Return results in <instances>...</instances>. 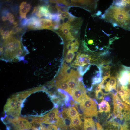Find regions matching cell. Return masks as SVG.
Wrapping results in <instances>:
<instances>
[{
    "instance_id": "obj_1",
    "label": "cell",
    "mask_w": 130,
    "mask_h": 130,
    "mask_svg": "<svg viewBox=\"0 0 130 130\" xmlns=\"http://www.w3.org/2000/svg\"><path fill=\"white\" fill-rule=\"evenodd\" d=\"M126 3L122 7L112 4L102 16V18L115 26L130 30V5Z\"/></svg>"
},
{
    "instance_id": "obj_2",
    "label": "cell",
    "mask_w": 130,
    "mask_h": 130,
    "mask_svg": "<svg viewBox=\"0 0 130 130\" xmlns=\"http://www.w3.org/2000/svg\"><path fill=\"white\" fill-rule=\"evenodd\" d=\"M93 100L88 96L82 100L79 103L80 108L85 117L97 116L98 113L97 105Z\"/></svg>"
},
{
    "instance_id": "obj_3",
    "label": "cell",
    "mask_w": 130,
    "mask_h": 130,
    "mask_svg": "<svg viewBox=\"0 0 130 130\" xmlns=\"http://www.w3.org/2000/svg\"><path fill=\"white\" fill-rule=\"evenodd\" d=\"M112 95L114 105L113 115L115 117L130 113V105L123 102L117 94Z\"/></svg>"
},
{
    "instance_id": "obj_4",
    "label": "cell",
    "mask_w": 130,
    "mask_h": 130,
    "mask_svg": "<svg viewBox=\"0 0 130 130\" xmlns=\"http://www.w3.org/2000/svg\"><path fill=\"white\" fill-rule=\"evenodd\" d=\"M71 96L75 101L79 103L83 99L88 97L82 82H80L77 87L72 91Z\"/></svg>"
},
{
    "instance_id": "obj_5",
    "label": "cell",
    "mask_w": 130,
    "mask_h": 130,
    "mask_svg": "<svg viewBox=\"0 0 130 130\" xmlns=\"http://www.w3.org/2000/svg\"><path fill=\"white\" fill-rule=\"evenodd\" d=\"M71 119L70 123L67 127V130H84V123L79 116Z\"/></svg>"
},
{
    "instance_id": "obj_6",
    "label": "cell",
    "mask_w": 130,
    "mask_h": 130,
    "mask_svg": "<svg viewBox=\"0 0 130 130\" xmlns=\"http://www.w3.org/2000/svg\"><path fill=\"white\" fill-rule=\"evenodd\" d=\"M91 60V57L87 54H82L78 52L76 56V58L73 65L76 66H83L90 63Z\"/></svg>"
},
{
    "instance_id": "obj_7",
    "label": "cell",
    "mask_w": 130,
    "mask_h": 130,
    "mask_svg": "<svg viewBox=\"0 0 130 130\" xmlns=\"http://www.w3.org/2000/svg\"><path fill=\"white\" fill-rule=\"evenodd\" d=\"M49 6V5L39 6L34 8L32 13L39 18L50 15L51 13L48 9Z\"/></svg>"
},
{
    "instance_id": "obj_8",
    "label": "cell",
    "mask_w": 130,
    "mask_h": 130,
    "mask_svg": "<svg viewBox=\"0 0 130 130\" xmlns=\"http://www.w3.org/2000/svg\"><path fill=\"white\" fill-rule=\"evenodd\" d=\"M28 28L31 30L41 29L40 19L35 16H32L28 19Z\"/></svg>"
},
{
    "instance_id": "obj_9",
    "label": "cell",
    "mask_w": 130,
    "mask_h": 130,
    "mask_svg": "<svg viewBox=\"0 0 130 130\" xmlns=\"http://www.w3.org/2000/svg\"><path fill=\"white\" fill-rule=\"evenodd\" d=\"M61 113L65 115L70 119L79 116L76 109L73 107L64 109Z\"/></svg>"
},
{
    "instance_id": "obj_10",
    "label": "cell",
    "mask_w": 130,
    "mask_h": 130,
    "mask_svg": "<svg viewBox=\"0 0 130 130\" xmlns=\"http://www.w3.org/2000/svg\"><path fill=\"white\" fill-rule=\"evenodd\" d=\"M20 13L22 18H26V15L30 10V5L25 2H22L20 6Z\"/></svg>"
},
{
    "instance_id": "obj_11",
    "label": "cell",
    "mask_w": 130,
    "mask_h": 130,
    "mask_svg": "<svg viewBox=\"0 0 130 130\" xmlns=\"http://www.w3.org/2000/svg\"><path fill=\"white\" fill-rule=\"evenodd\" d=\"M84 124V130H96L94 122L91 117H85Z\"/></svg>"
},
{
    "instance_id": "obj_12",
    "label": "cell",
    "mask_w": 130,
    "mask_h": 130,
    "mask_svg": "<svg viewBox=\"0 0 130 130\" xmlns=\"http://www.w3.org/2000/svg\"><path fill=\"white\" fill-rule=\"evenodd\" d=\"M78 79L69 75L67 82L69 89L72 92V91L77 87L80 82L79 81Z\"/></svg>"
},
{
    "instance_id": "obj_13",
    "label": "cell",
    "mask_w": 130,
    "mask_h": 130,
    "mask_svg": "<svg viewBox=\"0 0 130 130\" xmlns=\"http://www.w3.org/2000/svg\"><path fill=\"white\" fill-rule=\"evenodd\" d=\"M67 81L63 82L56 81V87L57 88L65 91L71 96L72 92L69 89Z\"/></svg>"
},
{
    "instance_id": "obj_14",
    "label": "cell",
    "mask_w": 130,
    "mask_h": 130,
    "mask_svg": "<svg viewBox=\"0 0 130 130\" xmlns=\"http://www.w3.org/2000/svg\"><path fill=\"white\" fill-rule=\"evenodd\" d=\"M99 112L102 113L104 112L107 113L110 112V107L108 102L105 100H103L100 103L98 104Z\"/></svg>"
},
{
    "instance_id": "obj_15",
    "label": "cell",
    "mask_w": 130,
    "mask_h": 130,
    "mask_svg": "<svg viewBox=\"0 0 130 130\" xmlns=\"http://www.w3.org/2000/svg\"><path fill=\"white\" fill-rule=\"evenodd\" d=\"M59 111L58 108H55L52 110L48 113L42 116V122L46 120L54 117L58 115Z\"/></svg>"
},
{
    "instance_id": "obj_16",
    "label": "cell",
    "mask_w": 130,
    "mask_h": 130,
    "mask_svg": "<svg viewBox=\"0 0 130 130\" xmlns=\"http://www.w3.org/2000/svg\"><path fill=\"white\" fill-rule=\"evenodd\" d=\"M79 46V43L76 39L69 41L67 45V48L69 50H71L74 52H76L78 50Z\"/></svg>"
},
{
    "instance_id": "obj_17",
    "label": "cell",
    "mask_w": 130,
    "mask_h": 130,
    "mask_svg": "<svg viewBox=\"0 0 130 130\" xmlns=\"http://www.w3.org/2000/svg\"><path fill=\"white\" fill-rule=\"evenodd\" d=\"M108 125L105 130H120V124L114 121L109 122Z\"/></svg>"
},
{
    "instance_id": "obj_18",
    "label": "cell",
    "mask_w": 130,
    "mask_h": 130,
    "mask_svg": "<svg viewBox=\"0 0 130 130\" xmlns=\"http://www.w3.org/2000/svg\"><path fill=\"white\" fill-rule=\"evenodd\" d=\"M91 64H89L83 66H79L77 68L80 75L82 76L89 69Z\"/></svg>"
},
{
    "instance_id": "obj_19",
    "label": "cell",
    "mask_w": 130,
    "mask_h": 130,
    "mask_svg": "<svg viewBox=\"0 0 130 130\" xmlns=\"http://www.w3.org/2000/svg\"><path fill=\"white\" fill-rule=\"evenodd\" d=\"M75 55L74 52L71 50H69L65 58L66 62L67 63L71 62L74 58Z\"/></svg>"
},
{
    "instance_id": "obj_20",
    "label": "cell",
    "mask_w": 130,
    "mask_h": 130,
    "mask_svg": "<svg viewBox=\"0 0 130 130\" xmlns=\"http://www.w3.org/2000/svg\"><path fill=\"white\" fill-rule=\"evenodd\" d=\"M1 34L2 38L4 39H7L12 36V30H6L3 31L1 30L0 31Z\"/></svg>"
},
{
    "instance_id": "obj_21",
    "label": "cell",
    "mask_w": 130,
    "mask_h": 130,
    "mask_svg": "<svg viewBox=\"0 0 130 130\" xmlns=\"http://www.w3.org/2000/svg\"><path fill=\"white\" fill-rule=\"evenodd\" d=\"M14 18L13 15L11 13L8 12L5 15L2 16V20L5 21L7 20H10V19Z\"/></svg>"
},
{
    "instance_id": "obj_22",
    "label": "cell",
    "mask_w": 130,
    "mask_h": 130,
    "mask_svg": "<svg viewBox=\"0 0 130 130\" xmlns=\"http://www.w3.org/2000/svg\"><path fill=\"white\" fill-rule=\"evenodd\" d=\"M102 78H98L95 76H94L92 78V84L94 85L100 83L102 81Z\"/></svg>"
},
{
    "instance_id": "obj_23",
    "label": "cell",
    "mask_w": 130,
    "mask_h": 130,
    "mask_svg": "<svg viewBox=\"0 0 130 130\" xmlns=\"http://www.w3.org/2000/svg\"><path fill=\"white\" fill-rule=\"evenodd\" d=\"M104 94L102 90L99 92L97 94L95 95L96 98L98 99L101 100L103 99L104 98Z\"/></svg>"
},
{
    "instance_id": "obj_24",
    "label": "cell",
    "mask_w": 130,
    "mask_h": 130,
    "mask_svg": "<svg viewBox=\"0 0 130 130\" xmlns=\"http://www.w3.org/2000/svg\"><path fill=\"white\" fill-rule=\"evenodd\" d=\"M47 130H59L57 127L54 124H50L48 126L47 128Z\"/></svg>"
},
{
    "instance_id": "obj_25",
    "label": "cell",
    "mask_w": 130,
    "mask_h": 130,
    "mask_svg": "<svg viewBox=\"0 0 130 130\" xmlns=\"http://www.w3.org/2000/svg\"><path fill=\"white\" fill-rule=\"evenodd\" d=\"M14 28L13 30H12V34H14L19 32H20L22 30V28H21L17 27Z\"/></svg>"
},
{
    "instance_id": "obj_26",
    "label": "cell",
    "mask_w": 130,
    "mask_h": 130,
    "mask_svg": "<svg viewBox=\"0 0 130 130\" xmlns=\"http://www.w3.org/2000/svg\"><path fill=\"white\" fill-rule=\"evenodd\" d=\"M28 19L27 18H22L21 21V23L23 26H25L27 24Z\"/></svg>"
},
{
    "instance_id": "obj_27",
    "label": "cell",
    "mask_w": 130,
    "mask_h": 130,
    "mask_svg": "<svg viewBox=\"0 0 130 130\" xmlns=\"http://www.w3.org/2000/svg\"><path fill=\"white\" fill-rule=\"evenodd\" d=\"M71 25L69 23H65L63 24L62 26L60 29L66 28L69 29V30L71 28Z\"/></svg>"
},
{
    "instance_id": "obj_28",
    "label": "cell",
    "mask_w": 130,
    "mask_h": 130,
    "mask_svg": "<svg viewBox=\"0 0 130 130\" xmlns=\"http://www.w3.org/2000/svg\"><path fill=\"white\" fill-rule=\"evenodd\" d=\"M61 29L63 33L66 35H68L70 32L69 31V30L67 28H65Z\"/></svg>"
},
{
    "instance_id": "obj_29",
    "label": "cell",
    "mask_w": 130,
    "mask_h": 130,
    "mask_svg": "<svg viewBox=\"0 0 130 130\" xmlns=\"http://www.w3.org/2000/svg\"><path fill=\"white\" fill-rule=\"evenodd\" d=\"M62 26L60 25L59 23H56L55 22L53 27V29L56 30L60 28Z\"/></svg>"
},
{
    "instance_id": "obj_30",
    "label": "cell",
    "mask_w": 130,
    "mask_h": 130,
    "mask_svg": "<svg viewBox=\"0 0 130 130\" xmlns=\"http://www.w3.org/2000/svg\"><path fill=\"white\" fill-rule=\"evenodd\" d=\"M69 14V13L67 12H63L60 17V18L63 19L68 16Z\"/></svg>"
},
{
    "instance_id": "obj_31",
    "label": "cell",
    "mask_w": 130,
    "mask_h": 130,
    "mask_svg": "<svg viewBox=\"0 0 130 130\" xmlns=\"http://www.w3.org/2000/svg\"><path fill=\"white\" fill-rule=\"evenodd\" d=\"M101 85L100 84H98L96 87L95 91V95L97 94L101 90Z\"/></svg>"
},
{
    "instance_id": "obj_32",
    "label": "cell",
    "mask_w": 130,
    "mask_h": 130,
    "mask_svg": "<svg viewBox=\"0 0 130 130\" xmlns=\"http://www.w3.org/2000/svg\"><path fill=\"white\" fill-rule=\"evenodd\" d=\"M97 130H103V129L100 124L98 122L96 123Z\"/></svg>"
},
{
    "instance_id": "obj_33",
    "label": "cell",
    "mask_w": 130,
    "mask_h": 130,
    "mask_svg": "<svg viewBox=\"0 0 130 130\" xmlns=\"http://www.w3.org/2000/svg\"><path fill=\"white\" fill-rule=\"evenodd\" d=\"M110 71L108 70L106 71L104 73V76L103 77H105L106 78H108L110 77Z\"/></svg>"
},
{
    "instance_id": "obj_34",
    "label": "cell",
    "mask_w": 130,
    "mask_h": 130,
    "mask_svg": "<svg viewBox=\"0 0 130 130\" xmlns=\"http://www.w3.org/2000/svg\"><path fill=\"white\" fill-rule=\"evenodd\" d=\"M103 99H104L107 102H109L111 100L110 97L107 95H105Z\"/></svg>"
},
{
    "instance_id": "obj_35",
    "label": "cell",
    "mask_w": 130,
    "mask_h": 130,
    "mask_svg": "<svg viewBox=\"0 0 130 130\" xmlns=\"http://www.w3.org/2000/svg\"><path fill=\"white\" fill-rule=\"evenodd\" d=\"M107 64L109 67L110 69L113 65V64L111 61H107Z\"/></svg>"
},
{
    "instance_id": "obj_36",
    "label": "cell",
    "mask_w": 130,
    "mask_h": 130,
    "mask_svg": "<svg viewBox=\"0 0 130 130\" xmlns=\"http://www.w3.org/2000/svg\"><path fill=\"white\" fill-rule=\"evenodd\" d=\"M40 130H47L46 126L41 124L40 127Z\"/></svg>"
},
{
    "instance_id": "obj_37",
    "label": "cell",
    "mask_w": 130,
    "mask_h": 130,
    "mask_svg": "<svg viewBox=\"0 0 130 130\" xmlns=\"http://www.w3.org/2000/svg\"><path fill=\"white\" fill-rule=\"evenodd\" d=\"M94 43L92 39L89 40L88 42V44H92Z\"/></svg>"
},
{
    "instance_id": "obj_38",
    "label": "cell",
    "mask_w": 130,
    "mask_h": 130,
    "mask_svg": "<svg viewBox=\"0 0 130 130\" xmlns=\"http://www.w3.org/2000/svg\"><path fill=\"white\" fill-rule=\"evenodd\" d=\"M92 86L89 88H88L87 89V90L89 91H91L92 90Z\"/></svg>"
}]
</instances>
